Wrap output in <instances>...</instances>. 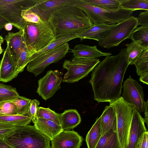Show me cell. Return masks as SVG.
<instances>
[{"label":"cell","instance_id":"44","mask_svg":"<svg viewBox=\"0 0 148 148\" xmlns=\"http://www.w3.org/2000/svg\"><path fill=\"white\" fill-rule=\"evenodd\" d=\"M148 101H146L145 110L144 111L145 114V118H144L145 122L147 125H148Z\"/></svg>","mask_w":148,"mask_h":148},{"label":"cell","instance_id":"24","mask_svg":"<svg viewBox=\"0 0 148 148\" xmlns=\"http://www.w3.org/2000/svg\"><path fill=\"white\" fill-rule=\"evenodd\" d=\"M95 148H122L117 132H110L102 135Z\"/></svg>","mask_w":148,"mask_h":148},{"label":"cell","instance_id":"18","mask_svg":"<svg viewBox=\"0 0 148 148\" xmlns=\"http://www.w3.org/2000/svg\"><path fill=\"white\" fill-rule=\"evenodd\" d=\"M32 121L35 127L51 140L63 130L60 125L51 120L36 117Z\"/></svg>","mask_w":148,"mask_h":148},{"label":"cell","instance_id":"47","mask_svg":"<svg viewBox=\"0 0 148 148\" xmlns=\"http://www.w3.org/2000/svg\"><path fill=\"white\" fill-rule=\"evenodd\" d=\"M4 41L3 38L0 35V44L1 45Z\"/></svg>","mask_w":148,"mask_h":148},{"label":"cell","instance_id":"8","mask_svg":"<svg viewBox=\"0 0 148 148\" xmlns=\"http://www.w3.org/2000/svg\"><path fill=\"white\" fill-rule=\"evenodd\" d=\"M100 62L98 58L74 57L71 60H65L63 68L67 71L62 81L68 83L77 82L87 76Z\"/></svg>","mask_w":148,"mask_h":148},{"label":"cell","instance_id":"37","mask_svg":"<svg viewBox=\"0 0 148 148\" xmlns=\"http://www.w3.org/2000/svg\"><path fill=\"white\" fill-rule=\"evenodd\" d=\"M16 128V126L0 122V140L5 139Z\"/></svg>","mask_w":148,"mask_h":148},{"label":"cell","instance_id":"27","mask_svg":"<svg viewBox=\"0 0 148 148\" xmlns=\"http://www.w3.org/2000/svg\"><path fill=\"white\" fill-rule=\"evenodd\" d=\"M86 3L100 8L115 11L120 8L119 0H82Z\"/></svg>","mask_w":148,"mask_h":148},{"label":"cell","instance_id":"48","mask_svg":"<svg viewBox=\"0 0 148 148\" xmlns=\"http://www.w3.org/2000/svg\"><path fill=\"white\" fill-rule=\"evenodd\" d=\"M3 52V50L1 47V45L0 44V54Z\"/></svg>","mask_w":148,"mask_h":148},{"label":"cell","instance_id":"6","mask_svg":"<svg viewBox=\"0 0 148 148\" xmlns=\"http://www.w3.org/2000/svg\"><path fill=\"white\" fill-rule=\"evenodd\" d=\"M113 108L117 121V133L122 148H125L128 143V137L135 107L124 101L121 97L110 102Z\"/></svg>","mask_w":148,"mask_h":148},{"label":"cell","instance_id":"9","mask_svg":"<svg viewBox=\"0 0 148 148\" xmlns=\"http://www.w3.org/2000/svg\"><path fill=\"white\" fill-rule=\"evenodd\" d=\"M139 25L137 17L131 16L117 24L105 38L98 42V45L107 49L118 46L123 41L129 38L132 32Z\"/></svg>","mask_w":148,"mask_h":148},{"label":"cell","instance_id":"22","mask_svg":"<svg viewBox=\"0 0 148 148\" xmlns=\"http://www.w3.org/2000/svg\"><path fill=\"white\" fill-rule=\"evenodd\" d=\"M60 125L63 130H69L77 127L81 123L80 114L76 109L65 110L60 114Z\"/></svg>","mask_w":148,"mask_h":148},{"label":"cell","instance_id":"21","mask_svg":"<svg viewBox=\"0 0 148 148\" xmlns=\"http://www.w3.org/2000/svg\"><path fill=\"white\" fill-rule=\"evenodd\" d=\"M71 50L75 57L95 58L112 55L110 53L102 52L97 49L96 45L91 46L88 45H77Z\"/></svg>","mask_w":148,"mask_h":148},{"label":"cell","instance_id":"26","mask_svg":"<svg viewBox=\"0 0 148 148\" xmlns=\"http://www.w3.org/2000/svg\"><path fill=\"white\" fill-rule=\"evenodd\" d=\"M32 121L28 114L0 116V122L9 123L16 126L28 125Z\"/></svg>","mask_w":148,"mask_h":148},{"label":"cell","instance_id":"10","mask_svg":"<svg viewBox=\"0 0 148 148\" xmlns=\"http://www.w3.org/2000/svg\"><path fill=\"white\" fill-rule=\"evenodd\" d=\"M69 49L67 42L59 46L29 62L27 65V70L37 76L49 65L64 58Z\"/></svg>","mask_w":148,"mask_h":148},{"label":"cell","instance_id":"33","mask_svg":"<svg viewBox=\"0 0 148 148\" xmlns=\"http://www.w3.org/2000/svg\"><path fill=\"white\" fill-rule=\"evenodd\" d=\"M60 114L56 112L49 108L38 107L37 114V117L43 118L52 121L60 125Z\"/></svg>","mask_w":148,"mask_h":148},{"label":"cell","instance_id":"35","mask_svg":"<svg viewBox=\"0 0 148 148\" xmlns=\"http://www.w3.org/2000/svg\"><path fill=\"white\" fill-rule=\"evenodd\" d=\"M32 100L19 96L16 99L12 101L16 106L18 114H28Z\"/></svg>","mask_w":148,"mask_h":148},{"label":"cell","instance_id":"36","mask_svg":"<svg viewBox=\"0 0 148 148\" xmlns=\"http://www.w3.org/2000/svg\"><path fill=\"white\" fill-rule=\"evenodd\" d=\"M18 114L17 108L11 101H7L0 103V116Z\"/></svg>","mask_w":148,"mask_h":148},{"label":"cell","instance_id":"43","mask_svg":"<svg viewBox=\"0 0 148 148\" xmlns=\"http://www.w3.org/2000/svg\"><path fill=\"white\" fill-rule=\"evenodd\" d=\"M0 148H14L6 141L5 139L0 140Z\"/></svg>","mask_w":148,"mask_h":148},{"label":"cell","instance_id":"23","mask_svg":"<svg viewBox=\"0 0 148 148\" xmlns=\"http://www.w3.org/2000/svg\"><path fill=\"white\" fill-rule=\"evenodd\" d=\"M77 38V36L76 34H69L56 37L55 40L47 46L33 54L30 58L29 62L59 46Z\"/></svg>","mask_w":148,"mask_h":148},{"label":"cell","instance_id":"20","mask_svg":"<svg viewBox=\"0 0 148 148\" xmlns=\"http://www.w3.org/2000/svg\"><path fill=\"white\" fill-rule=\"evenodd\" d=\"M100 116L101 136L110 132H117L116 116L112 106H106Z\"/></svg>","mask_w":148,"mask_h":148},{"label":"cell","instance_id":"41","mask_svg":"<svg viewBox=\"0 0 148 148\" xmlns=\"http://www.w3.org/2000/svg\"><path fill=\"white\" fill-rule=\"evenodd\" d=\"M140 148H148V132L147 131L144 134Z\"/></svg>","mask_w":148,"mask_h":148},{"label":"cell","instance_id":"4","mask_svg":"<svg viewBox=\"0 0 148 148\" xmlns=\"http://www.w3.org/2000/svg\"><path fill=\"white\" fill-rule=\"evenodd\" d=\"M5 140L14 148H50V140L34 125L16 126Z\"/></svg>","mask_w":148,"mask_h":148},{"label":"cell","instance_id":"15","mask_svg":"<svg viewBox=\"0 0 148 148\" xmlns=\"http://www.w3.org/2000/svg\"><path fill=\"white\" fill-rule=\"evenodd\" d=\"M83 140L77 132L62 130L51 140V148H80Z\"/></svg>","mask_w":148,"mask_h":148},{"label":"cell","instance_id":"1","mask_svg":"<svg viewBox=\"0 0 148 148\" xmlns=\"http://www.w3.org/2000/svg\"><path fill=\"white\" fill-rule=\"evenodd\" d=\"M126 48L117 55L108 56L92 71L89 82L94 100L98 103L114 101L120 97L124 77L130 65Z\"/></svg>","mask_w":148,"mask_h":148},{"label":"cell","instance_id":"11","mask_svg":"<svg viewBox=\"0 0 148 148\" xmlns=\"http://www.w3.org/2000/svg\"><path fill=\"white\" fill-rule=\"evenodd\" d=\"M121 97L127 103L134 106L140 113L144 112L146 101L144 99L143 88L136 80L130 75L123 82Z\"/></svg>","mask_w":148,"mask_h":148},{"label":"cell","instance_id":"5","mask_svg":"<svg viewBox=\"0 0 148 148\" xmlns=\"http://www.w3.org/2000/svg\"><path fill=\"white\" fill-rule=\"evenodd\" d=\"M75 4L86 14L94 24H116L131 16L133 12L121 8L115 11L105 10L89 5L82 0H77Z\"/></svg>","mask_w":148,"mask_h":148},{"label":"cell","instance_id":"25","mask_svg":"<svg viewBox=\"0 0 148 148\" xmlns=\"http://www.w3.org/2000/svg\"><path fill=\"white\" fill-rule=\"evenodd\" d=\"M101 136L100 116L96 119L86 135V141L88 148H95Z\"/></svg>","mask_w":148,"mask_h":148},{"label":"cell","instance_id":"12","mask_svg":"<svg viewBox=\"0 0 148 148\" xmlns=\"http://www.w3.org/2000/svg\"><path fill=\"white\" fill-rule=\"evenodd\" d=\"M62 81L61 73L59 71H48L44 76L38 80L36 92L46 101L60 89Z\"/></svg>","mask_w":148,"mask_h":148},{"label":"cell","instance_id":"14","mask_svg":"<svg viewBox=\"0 0 148 148\" xmlns=\"http://www.w3.org/2000/svg\"><path fill=\"white\" fill-rule=\"evenodd\" d=\"M145 123L144 118L135 109L129 133L127 144L125 148H140L144 134L147 131Z\"/></svg>","mask_w":148,"mask_h":148},{"label":"cell","instance_id":"7","mask_svg":"<svg viewBox=\"0 0 148 148\" xmlns=\"http://www.w3.org/2000/svg\"><path fill=\"white\" fill-rule=\"evenodd\" d=\"M39 0H0V15L19 30H23L26 22L22 11L34 6Z\"/></svg>","mask_w":148,"mask_h":148},{"label":"cell","instance_id":"42","mask_svg":"<svg viewBox=\"0 0 148 148\" xmlns=\"http://www.w3.org/2000/svg\"><path fill=\"white\" fill-rule=\"evenodd\" d=\"M139 80L147 85L148 84V73L142 74L140 76Z\"/></svg>","mask_w":148,"mask_h":148},{"label":"cell","instance_id":"45","mask_svg":"<svg viewBox=\"0 0 148 148\" xmlns=\"http://www.w3.org/2000/svg\"><path fill=\"white\" fill-rule=\"evenodd\" d=\"M8 22L0 15V30L4 28L5 25Z\"/></svg>","mask_w":148,"mask_h":148},{"label":"cell","instance_id":"30","mask_svg":"<svg viewBox=\"0 0 148 148\" xmlns=\"http://www.w3.org/2000/svg\"><path fill=\"white\" fill-rule=\"evenodd\" d=\"M31 56L26 46L24 37L21 49L16 66V71L18 74L23 71L25 67L29 62Z\"/></svg>","mask_w":148,"mask_h":148},{"label":"cell","instance_id":"34","mask_svg":"<svg viewBox=\"0 0 148 148\" xmlns=\"http://www.w3.org/2000/svg\"><path fill=\"white\" fill-rule=\"evenodd\" d=\"M134 64L138 75L148 73V49L142 52Z\"/></svg>","mask_w":148,"mask_h":148},{"label":"cell","instance_id":"2","mask_svg":"<svg viewBox=\"0 0 148 148\" xmlns=\"http://www.w3.org/2000/svg\"><path fill=\"white\" fill-rule=\"evenodd\" d=\"M56 37L69 34H79L94 24L75 3L59 10L49 21Z\"/></svg>","mask_w":148,"mask_h":148},{"label":"cell","instance_id":"29","mask_svg":"<svg viewBox=\"0 0 148 148\" xmlns=\"http://www.w3.org/2000/svg\"><path fill=\"white\" fill-rule=\"evenodd\" d=\"M125 45L127 47L130 64H134L142 52L145 50L142 46L140 42L138 41H132Z\"/></svg>","mask_w":148,"mask_h":148},{"label":"cell","instance_id":"31","mask_svg":"<svg viewBox=\"0 0 148 148\" xmlns=\"http://www.w3.org/2000/svg\"><path fill=\"white\" fill-rule=\"evenodd\" d=\"M120 7L134 11L137 10H148V0H119Z\"/></svg>","mask_w":148,"mask_h":148},{"label":"cell","instance_id":"40","mask_svg":"<svg viewBox=\"0 0 148 148\" xmlns=\"http://www.w3.org/2000/svg\"><path fill=\"white\" fill-rule=\"evenodd\" d=\"M137 18L139 25L148 26V10L140 13Z\"/></svg>","mask_w":148,"mask_h":148},{"label":"cell","instance_id":"13","mask_svg":"<svg viewBox=\"0 0 148 148\" xmlns=\"http://www.w3.org/2000/svg\"><path fill=\"white\" fill-rule=\"evenodd\" d=\"M77 0H39L29 9L36 13L42 21H48L56 11L65 6L75 3Z\"/></svg>","mask_w":148,"mask_h":148},{"label":"cell","instance_id":"19","mask_svg":"<svg viewBox=\"0 0 148 148\" xmlns=\"http://www.w3.org/2000/svg\"><path fill=\"white\" fill-rule=\"evenodd\" d=\"M24 37L23 30H19L15 33L9 32L5 37V40L8 46L10 54L15 67L21 49Z\"/></svg>","mask_w":148,"mask_h":148},{"label":"cell","instance_id":"39","mask_svg":"<svg viewBox=\"0 0 148 148\" xmlns=\"http://www.w3.org/2000/svg\"><path fill=\"white\" fill-rule=\"evenodd\" d=\"M40 104V102L36 99L32 100L28 114L32 120L37 117V112Z\"/></svg>","mask_w":148,"mask_h":148},{"label":"cell","instance_id":"17","mask_svg":"<svg viewBox=\"0 0 148 148\" xmlns=\"http://www.w3.org/2000/svg\"><path fill=\"white\" fill-rule=\"evenodd\" d=\"M18 74L7 45L0 63V81L8 82L16 77Z\"/></svg>","mask_w":148,"mask_h":148},{"label":"cell","instance_id":"32","mask_svg":"<svg viewBox=\"0 0 148 148\" xmlns=\"http://www.w3.org/2000/svg\"><path fill=\"white\" fill-rule=\"evenodd\" d=\"M19 96L15 88L0 83V103L5 101H13Z\"/></svg>","mask_w":148,"mask_h":148},{"label":"cell","instance_id":"16","mask_svg":"<svg viewBox=\"0 0 148 148\" xmlns=\"http://www.w3.org/2000/svg\"><path fill=\"white\" fill-rule=\"evenodd\" d=\"M116 24H94L83 32L77 34V38L81 40L90 39L98 42L105 38L116 27Z\"/></svg>","mask_w":148,"mask_h":148},{"label":"cell","instance_id":"46","mask_svg":"<svg viewBox=\"0 0 148 148\" xmlns=\"http://www.w3.org/2000/svg\"><path fill=\"white\" fill-rule=\"evenodd\" d=\"M12 25L9 23H6L4 27L5 29L7 31H10L12 30Z\"/></svg>","mask_w":148,"mask_h":148},{"label":"cell","instance_id":"3","mask_svg":"<svg viewBox=\"0 0 148 148\" xmlns=\"http://www.w3.org/2000/svg\"><path fill=\"white\" fill-rule=\"evenodd\" d=\"M23 32L26 45L31 56L56 39L49 21H43L39 23L26 22Z\"/></svg>","mask_w":148,"mask_h":148},{"label":"cell","instance_id":"38","mask_svg":"<svg viewBox=\"0 0 148 148\" xmlns=\"http://www.w3.org/2000/svg\"><path fill=\"white\" fill-rule=\"evenodd\" d=\"M21 16L27 22L39 23L43 22L36 13L29 9L22 10Z\"/></svg>","mask_w":148,"mask_h":148},{"label":"cell","instance_id":"28","mask_svg":"<svg viewBox=\"0 0 148 148\" xmlns=\"http://www.w3.org/2000/svg\"><path fill=\"white\" fill-rule=\"evenodd\" d=\"M129 38L132 41L140 42L145 50L148 49V26L137 27L132 32Z\"/></svg>","mask_w":148,"mask_h":148}]
</instances>
